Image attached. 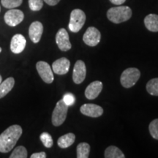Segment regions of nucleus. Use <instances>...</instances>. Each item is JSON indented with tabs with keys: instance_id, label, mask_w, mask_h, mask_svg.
I'll return each instance as SVG.
<instances>
[{
	"instance_id": "f257e3e1",
	"label": "nucleus",
	"mask_w": 158,
	"mask_h": 158,
	"mask_svg": "<svg viewBox=\"0 0 158 158\" xmlns=\"http://www.w3.org/2000/svg\"><path fill=\"white\" fill-rule=\"evenodd\" d=\"M22 135V128L18 124L10 126L0 135V152L7 153L14 148Z\"/></svg>"
},
{
	"instance_id": "f03ea898",
	"label": "nucleus",
	"mask_w": 158,
	"mask_h": 158,
	"mask_svg": "<svg viewBox=\"0 0 158 158\" xmlns=\"http://www.w3.org/2000/svg\"><path fill=\"white\" fill-rule=\"evenodd\" d=\"M132 16V10L127 6H118L111 7L107 12L109 21L114 23H120L127 21Z\"/></svg>"
},
{
	"instance_id": "7ed1b4c3",
	"label": "nucleus",
	"mask_w": 158,
	"mask_h": 158,
	"mask_svg": "<svg viewBox=\"0 0 158 158\" xmlns=\"http://www.w3.org/2000/svg\"><path fill=\"white\" fill-rule=\"evenodd\" d=\"M86 21V15L84 12L80 9H75L71 12L69 29L72 32H78L84 27Z\"/></svg>"
},
{
	"instance_id": "20e7f679",
	"label": "nucleus",
	"mask_w": 158,
	"mask_h": 158,
	"mask_svg": "<svg viewBox=\"0 0 158 158\" xmlns=\"http://www.w3.org/2000/svg\"><path fill=\"white\" fill-rule=\"evenodd\" d=\"M141 76V72L137 68H130L123 71L120 77V82L124 88H130L136 84Z\"/></svg>"
},
{
	"instance_id": "39448f33",
	"label": "nucleus",
	"mask_w": 158,
	"mask_h": 158,
	"mask_svg": "<svg viewBox=\"0 0 158 158\" xmlns=\"http://www.w3.org/2000/svg\"><path fill=\"white\" fill-rule=\"evenodd\" d=\"M69 106L65 104L63 100L57 102L54 111L52 114V124L56 127L62 125L67 117Z\"/></svg>"
},
{
	"instance_id": "423d86ee",
	"label": "nucleus",
	"mask_w": 158,
	"mask_h": 158,
	"mask_svg": "<svg viewBox=\"0 0 158 158\" xmlns=\"http://www.w3.org/2000/svg\"><path fill=\"white\" fill-rule=\"evenodd\" d=\"M36 68L43 81L46 84H51L54 81L53 70L48 63L43 61H40L36 64Z\"/></svg>"
},
{
	"instance_id": "0eeeda50",
	"label": "nucleus",
	"mask_w": 158,
	"mask_h": 158,
	"mask_svg": "<svg viewBox=\"0 0 158 158\" xmlns=\"http://www.w3.org/2000/svg\"><path fill=\"white\" fill-rule=\"evenodd\" d=\"M101 39V34L98 29L94 27H90L85 31L83 40L85 44L89 46H96L100 43Z\"/></svg>"
},
{
	"instance_id": "6e6552de",
	"label": "nucleus",
	"mask_w": 158,
	"mask_h": 158,
	"mask_svg": "<svg viewBox=\"0 0 158 158\" xmlns=\"http://www.w3.org/2000/svg\"><path fill=\"white\" fill-rule=\"evenodd\" d=\"M4 19L5 23L10 27H15L22 22L24 19V14L20 10L11 9L6 12Z\"/></svg>"
},
{
	"instance_id": "1a4fd4ad",
	"label": "nucleus",
	"mask_w": 158,
	"mask_h": 158,
	"mask_svg": "<svg viewBox=\"0 0 158 158\" xmlns=\"http://www.w3.org/2000/svg\"><path fill=\"white\" fill-rule=\"evenodd\" d=\"M56 43L59 48L62 51H68L71 48L72 45L70 43L69 35L66 29L62 28L58 31L56 35Z\"/></svg>"
},
{
	"instance_id": "9d476101",
	"label": "nucleus",
	"mask_w": 158,
	"mask_h": 158,
	"mask_svg": "<svg viewBox=\"0 0 158 158\" xmlns=\"http://www.w3.org/2000/svg\"><path fill=\"white\" fill-rule=\"evenodd\" d=\"M86 68L85 63L81 60H78L74 65L73 72V80L75 84H81L86 78Z\"/></svg>"
},
{
	"instance_id": "9b49d317",
	"label": "nucleus",
	"mask_w": 158,
	"mask_h": 158,
	"mask_svg": "<svg viewBox=\"0 0 158 158\" xmlns=\"http://www.w3.org/2000/svg\"><path fill=\"white\" fill-rule=\"evenodd\" d=\"M80 110L84 115L93 118L99 117L103 114V109L102 107L96 104L92 103L84 104L81 107Z\"/></svg>"
},
{
	"instance_id": "f8f14e48",
	"label": "nucleus",
	"mask_w": 158,
	"mask_h": 158,
	"mask_svg": "<svg viewBox=\"0 0 158 158\" xmlns=\"http://www.w3.org/2000/svg\"><path fill=\"white\" fill-rule=\"evenodd\" d=\"M27 40L25 37L21 34H16L12 37L10 42V50L15 54H21L24 50Z\"/></svg>"
},
{
	"instance_id": "ddd939ff",
	"label": "nucleus",
	"mask_w": 158,
	"mask_h": 158,
	"mask_svg": "<svg viewBox=\"0 0 158 158\" xmlns=\"http://www.w3.org/2000/svg\"><path fill=\"white\" fill-rule=\"evenodd\" d=\"M70 66V60L65 57H62L53 63L52 69L54 73L57 75H64L68 73Z\"/></svg>"
},
{
	"instance_id": "4468645a",
	"label": "nucleus",
	"mask_w": 158,
	"mask_h": 158,
	"mask_svg": "<svg viewBox=\"0 0 158 158\" xmlns=\"http://www.w3.org/2000/svg\"><path fill=\"white\" fill-rule=\"evenodd\" d=\"M43 32V26L40 21L31 23L29 29V38L34 43H37L40 40Z\"/></svg>"
},
{
	"instance_id": "2eb2a0df",
	"label": "nucleus",
	"mask_w": 158,
	"mask_h": 158,
	"mask_svg": "<svg viewBox=\"0 0 158 158\" xmlns=\"http://www.w3.org/2000/svg\"><path fill=\"white\" fill-rule=\"evenodd\" d=\"M102 89V83L100 81H95L89 85L85 90V96L89 100H94L100 94Z\"/></svg>"
},
{
	"instance_id": "dca6fc26",
	"label": "nucleus",
	"mask_w": 158,
	"mask_h": 158,
	"mask_svg": "<svg viewBox=\"0 0 158 158\" xmlns=\"http://www.w3.org/2000/svg\"><path fill=\"white\" fill-rule=\"evenodd\" d=\"M144 24L147 29L152 32L158 31V15L156 14H149L144 19Z\"/></svg>"
},
{
	"instance_id": "f3484780",
	"label": "nucleus",
	"mask_w": 158,
	"mask_h": 158,
	"mask_svg": "<svg viewBox=\"0 0 158 158\" xmlns=\"http://www.w3.org/2000/svg\"><path fill=\"white\" fill-rule=\"evenodd\" d=\"M75 141H76L75 134L70 133L61 136L57 141V143L61 149H66V148H68L71 145H73Z\"/></svg>"
},
{
	"instance_id": "a211bd4d",
	"label": "nucleus",
	"mask_w": 158,
	"mask_h": 158,
	"mask_svg": "<svg viewBox=\"0 0 158 158\" xmlns=\"http://www.w3.org/2000/svg\"><path fill=\"white\" fill-rule=\"evenodd\" d=\"M15 85V80L13 77L7 78L0 84V99L7 95Z\"/></svg>"
},
{
	"instance_id": "6ab92c4d",
	"label": "nucleus",
	"mask_w": 158,
	"mask_h": 158,
	"mask_svg": "<svg viewBox=\"0 0 158 158\" xmlns=\"http://www.w3.org/2000/svg\"><path fill=\"white\" fill-rule=\"evenodd\" d=\"M104 157L106 158H124V155L118 147L110 146L105 151Z\"/></svg>"
},
{
	"instance_id": "aec40b11",
	"label": "nucleus",
	"mask_w": 158,
	"mask_h": 158,
	"mask_svg": "<svg viewBox=\"0 0 158 158\" xmlns=\"http://www.w3.org/2000/svg\"><path fill=\"white\" fill-rule=\"evenodd\" d=\"M90 152V146L87 143H81L77 147V157L88 158Z\"/></svg>"
},
{
	"instance_id": "412c9836",
	"label": "nucleus",
	"mask_w": 158,
	"mask_h": 158,
	"mask_svg": "<svg viewBox=\"0 0 158 158\" xmlns=\"http://www.w3.org/2000/svg\"><path fill=\"white\" fill-rule=\"evenodd\" d=\"M147 92L153 96H158V78H152L147 84Z\"/></svg>"
},
{
	"instance_id": "4be33fe9",
	"label": "nucleus",
	"mask_w": 158,
	"mask_h": 158,
	"mask_svg": "<svg viewBox=\"0 0 158 158\" xmlns=\"http://www.w3.org/2000/svg\"><path fill=\"white\" fill-rule=\"evenodd\" d=\"M10 158H27V150L23 146H19L13 150V152L10 156Z\"/></svg>"
},
{
	"instance_id": "5701e85b",
	"label": "nucleus",
	"mask_w": 158,
	"mask_h": 158,
	"mask_svg": "<svg viewBox=\"0 0 158 158\" xmlns=\"http://www.w3.org/2000/svg\"><path fill=\"white\" fill-rule=\"evenodd\" d=\"M23 2V0H1V3L5 8L13 9L19 7Z\"/></svg>"
},
{
	"instance_id": "b1692460",
	"label": "nucleus",
	"mask_w": 158,
	"mask_h": 158,
	"mask_svg": "<svg viewBox=\"0 0 158 158\" xmlns=\"http://www.w3.org/2000/svg\"><path fill=\"white\" fill-rule=\"evenodd\" d=\"M41 141L43 143V145L45 146L46 148H51L52 147L53 144H54V141H53V138L51 137V135L48 133H43L40 136Z\"/></svg>"
},
{
	"instance_id": "393cba45",
	"label": "nucleus",
	"mask_w": 158,
	"mask_h": 158,
	"mask_svg": "<svg viewBox=\"0 0 158 158\" xmlns=\"http://www.w3.org/2000/svg\"><path fill=\"white\" fill-rule=\"evenodd\" d=\"M149 130L152 138L158 140V118L154 119L151 122L149 126Z\"/></svg>"
},
{
	"instance_id": "a878e982",
	"label": "nucleus",
	"mask_w": 158,
	"mask_h": 158,
	"mask_svg": "<svg viewBox=\"0 0 158 158\" xmlns=\"http://www.w3.org/2000/svg\"><path fill=\"white\" fill-rule=\"evenodd\" d=\"M29 6L32 11H39L43 6V0H29Z\"/></svg>"
},
{
	"instance_id": "bb28decb",
	"label": "nucleus",
	"mask_w": 158,
	"mask_h": 158,
	"mask_svg": "<svg viewBox=\"0 0 158 158\" xmlns=\"http://www.w3.org/2000/svg\"><path fill=\"white\" fill-rule=\"evenodd\" d=\"M62 100L65 102V104L68 106L73 105L75 101H76V98H75L74 95L71 93H67L66 94H64Z\"/></svg>"
},
{
	"instance_id": "cd10ccee",
	"label": "nucleus",
	"mask_w": 158,
	"mask_h": 158,
	"mask_svg": "<svg viewBox=\"0 0 158 158\" xmlns=\"http://www.w3.org/2000/svg\"><path fill=\"white\" fill-rule=\"evenodd\" d=\"M45 157H46V154H45L44 152L34 153L31 155V158H45Z\"/></svg>"
},
{
	"instance_id": "c85d7f7f",
	"label": "nucleus",
	"mask_w": 158,
	"mask_h": 158,
	"mask_svg": "<svg viewBox=\"0 0 158 158\" xmlns=\"http://www.w3.org/2000/svg\"><path fill=\"white\" fill-rule=\"evenodd\" d=\"M47 5H50V6H54L58 4L60 0H43Z\"/></svg>"
},
{
	"instance_id": "c756f323",
	"label": "nucleus",
	"mask_w": 158,
	"mask_h": 158,
	"mask_svg": "<svg viewBox=\"0 0 158 158\" xmlns=\"http://www.w3.org/2000/svg\"><path fill=\"white\" fill-rule=\"evenodd\" d=\"M125 1L126 0H110V2L116 5H121L123 3H124Z\"/></svg>"
},
{
	"instance_id": "7c9ffc66",
	"label": "nucleus",
	"mask_w": 158,
	"mask_h": 158,
	"mask_svg": "<svg viewBox=\"0 0 158 158\" xmlns=\"http://www.w3.org/2000/svg\"><path fill=\"white\" fill-rule=\"evenodd\" d=\"M2 76H0V84L2 83Z\"/></svg>"
},
{
	"instance_id": "2f4dec72",
	"label": "nucleus",
	"mask_w": 158,
	"mask_h": 158,
	"mask_svg": "<svg viewBox=\"0 0 158 158\" xmlns=\"http://www.w3.org/2000/svg\"><path fill=\"white\" fill-rule=\"evenodd\" d=\"M1 52H2V48L0 47V53H1Z\"/></svg>"
},
{
	"instance_id": "473e14b6",
	"label": "nucleus",
	"mask_w": 158,
	"mask_h": 158,
	"mask_svg": "<svg viewBox=\"0 0 158 158\" xmlns=\"http://www.w3.org/2000/svg\"><path fill=\"white\" fill-rule=\"evenodd\" d=\"M0 11H1V8H0Z\"/></svg>"
}]
</instances>
